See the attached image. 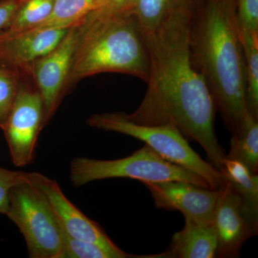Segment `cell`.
<instances>
[{
	"instance_id": "6da1fadb",
	"label": "cell",
	"mask_w": 258,
	"mask_h": 258,
	"mask_svg": "<svg viewBox=\"0 0 258 258\" xmlns=\"http://www.w3.org/2000/svg\"><path fill=\"white\" fill-rule=\"evenodd\" d=\"M200 2L180 8L159 28L144 33L149 56L147 90L137 110L126 116L138 124L175 125L220 170L226 155L215 133L216 108L190 55V31Z\"/></svg>"
},
{
	"instance_id": "7a4b0ae2",
	"label": "cell",
	"mask_w": 258,
	"mask_h": 258,
	"mask_svg": "<svg viewBox=\"0 0 258 258\" xmlns=\"http://www.w3.org/2000/svg\"><path fill=\"white\" fill-rule=\"evenodd\" d=\"M190 55L216 111L232 135L247 113L246 68L235 0H200L190 31Z\"/></svg>"
},
{
	"instance_id": "3957f363",
	"label": "cell",
	"mask_w": 258,
	"mask_h": 258,
	"mask_svg": "<svg viewBox=\"0 0 258 258\" xmlns=\"http://www.w3.org/2000/svg\"><path fill=\"white\" fill-rule=\"evenodd\" d=\"M103 73L126 74L147 83L149 52L133 9L99 8L81 22L68 92L81 80Z\"/></svg>"
},
{
	"instance_id": "277c9868",
	"label": "cell",
	"mask_w": 258,
	"mask_h": 258,
	"mask_svg": "<svg viewBox=\"0 0 258 258\" xmlns=\"http://www.w3.org/2000/svg\"><path fill=\"white\" fill-rule=\"evenodd\" d=\"M87 124L142 141L163 159L202 176L211 189H220L225 184L221 171L193 150L175 125L138 124L131 121L124 112L96 113L88 118Z\"/></svg>"
},
{
	"instance_id": "5b68a950",
	"label": "cell",
	"mask_w": 258,
	"mask_h": 258,
	"mask_svg": "<svg viewBox=\"0 0 258 258\" xmlns=\"http://www.w3.org/2000/svg\"><path fill=\"white\" fill-rule=\"evenodd\" d=\"M111 178H129L143 183L184 181L210 189L202 176L163 159L147 144L122 159L100 160L76 157L71 161L70 179L75 187Z\"/></svg>"
},
{
	"instance_id": "8992f818",
	"label": "cell",
	"mask_w": 258,
	"mask_h": 258,
	"mask_svg": "<svg viewBox=\"0 0 258 258\" xmlns=\"http://www.w3.org/2000/svg\"><path fill=\"white\" fill-rule=\"evenodd\" d=\"M5 215L23 235L30 258H60L64 230L45 195L30 184L13 186Z\"/></svg>"
},
{
	"instance_id": "52a82bcc",
	"label": "cell",
	"mask_w": 258,
	"mask_h": 258,
	"mask_svg": "<svg viewBox=\"0 0 258 258\" xmlns=\"http://www.w3.org/2000/svg\"><path fill=\"white\" fill-rule=\"evenodd\" d=\"M44 128L41 96L30 76H21L20 86L3 131L10 157L17 167L31 164L37 139Z\"/></svg>"
},
{
	"instance_id": "ba28073f",
	"label": "cell",
	"mask_w": 258,
	"mask_h": 258,
	"mask_svg": "<svg viewBox=\"0 0 258 258\" xmlns=\"http://www.w3.org/2000/svg\"><path fill=\"white\" fill-rule=\"evenodd\" d=\"M81 22L70 28L58 45L32 66V79L43 103L44 126L53 117L68 93L67 81Z\"/></svg>"
},
{
	"instance_id": "9c48e42d",
	"label": "cell",
	"mask_w": 258,
	"mask_h": 258,
	"mask_svg": "<svg viewBox=\"0 0 258 258\" xmlns=\"http://www.w3.org/2000/svg\"><path fill=\"white\" fill-rule=\"evenodd\" d=\"M30 184L46 196L64 232L73 238L99 244L127 257L137 256L126 253L107 235L99 224L85 215L62 192L55 180L37 172L28 173Z\"/></svg>"
},
{
	"instance_id": "30bf717a",
	"label": "cell",
	"mask_w": 258,
	"mask_h": 258,
	"mask_svg": "<svg viewBox=\"0 0 258 258\" xmlns=\"http://www.w3.org/2000/svg\"><path fill=\"white\" fill-rule=\"evenodd\" d=\"M156 208L179 211L184 217L204 225H212L219 189L200 187L184 181L144 182Z\"/></svg>"
},
{
	"instance_id": "8fae6325",
	"label": "cell",
	"mask_w": 258,
	"mask_h": 258,
	"mask_svg": "<svg viewBox=\"0 0 258 258\" xmlns=\"http://www.w3.org/2000/svg\"><path fill=\"white\" fill-rule=\"evenodd\" d=\"M212 225L217 236V257H237L244 242L257 234L242 214L240 196L227 181L219 189Z\"/></svg>"
},
{
	"instance_id": "7c38bea8",
	"label": "cell",
	"mask_w": 258,
	"mask_h": 258,
	"mask_svg": "<svg viewBox=\"0 0 258 258\" xmlns=\"http://www.w3.org/2000/svg\"><path fill=\"white\" fill-rule=\"evenodd\" d=\"M69 28H36L0 37V64L31 76L33 64L62 40Z\"/></svg>"
},
{
	"instance_id": "4fadbf2b",
	"label": "cell",
	"mask_w": 258,
	"mask_h": 258,
	"mask_svg": "<svg viewBox=\"0 0 258 258\" xmlns=\"http://www.w3.org/2000/svg\"><path fill=\"white\" fill-rule=\"evenodd\" d=\"M182 230L173 236L169 249L151 257L212 258L216 255L217 240L212 225H204L184 217Z\"/></svg>"
},
{
	"instance_id": "5bb4252c",
	"label": "cell",
	"mask_w": 258,
	"mask_h": 258,
	"mask_svg": "<svg viewBox=\"0 0 258 258\" xmlns=\"http://www.w3.org/2000/svg\"><path fill=\"white\" fill-rule=\"evenodd\" d=\"M241 199V210L254 232L258 230V176L240 161L225 159L220 169Z\"/></svg>"
},
{
	"instance_id": "9a60e30c",
	"label": "cell",
	"mask_w": 258,
	"mask_h": 258,
	"mask_svg": "<svg viewBox=\"0 0 258 258\" xmlns=\"http://www.w3.org/2000/svg\"><path fill=\"white\" fill-rule=\"evenodd\" d=\"M226 159L240 161L251 172L258 171V119L247 112L238 132L232 135Z\"/></svg>"
},
{
	"instance_id": "2e32d148",
	"label": "cell",
	"mask_w": 258,
	"mask_h": 258,
	"mask_svg": "<svg viewBox=\"0 0 258 258\" xmlns=\"http://www.w3.org/2000/svg\"><path fill=\"white\" fill-rule=\"evenodd\" d=\"M102 8L100 0H54L50 16L34 28H70Z\"/></svg>"
},
{
	"instance_id": "e0dca14e",
	"label": "cell",
	"mask_w": 258,
	"mask_h": 258,
	"mask_svg": "<svg viewBox=\"0 0 258 258\" xmlns=\"http://www.w3.org/2000/svg\"><path fill=\"white\" fill-rule=\"evenodd\" d=\"M200 0H137L134 12L144 33L159 28L183 7Z\"/></svg>"
},
{
	"instance_id": "ac0fdd59",
	"label": "cell",
	"mask_w": 258,
	"mask_h": 258,
	"mask_svg": "<svg viewBox=\"0 0 258 258\" xmlns=\"http://www.w3.org/2000/svg\"><path fill=\"white\" fill-rule=\"evenodd\" d=\"M238 30L245 62L247 110L258 119V32Z\"/></svg>"
},
{
	"instance_id": "d6986e66",
	"label": "cell",
	"mask_w": 258,
	"mask_h": 258,
	"mask_svg": "<svg viewBox=\"0 0 258 258\" xmlns=\"http://www.w3.org/2000/svg\"><path fill=\"white\" fill-rule=\"evenodd\" d=\"M54 0H19L8 28L0 37H8L37 28L50 16Z\"/></svg>"
},
{
	"instance_id": "ffe728a7",
	"label": "cell",
	"mask_w": 258,
	"mask_h": 258,
	"mask_svg": "<svg viewBox=\"0 0 258 258\" xmlns=\"http://www.w3.org/2000/svg\"><path fill=\"white\" fill-rule=\"evenodd\" d=\"M60 258H127L99 244L73 238L64 231L63 247Z\"/></svg>"
},
{
	"instance_id": "44dd1931",
	"label": "cell",
	"mask_w": 258,
	"mask_h": 258,
	"mask_svg": "<svg viewBox=\"0 0 258 258\" xmlns=\"http://www.w3.org/2000/svg\"><path fill=\"white\" fill-rule=\"evenodd\" d=\"M21 76L14 70L0 64V128H4L18 93Z\"/></svg>"
},
{
	"instance_id": "7402d4cb",
	"label": "cell",
	"mask_w": 258,
	"mask_h": 258,
	"mask_svg": "<svg viewBox=\"0 0 258 258\" xmlns=\"http://www.w3.org/2000/svg\"><path fill=\"white\" fill-rule=\"evenodd\" d=\"M235 4L239 30L258 32V0H235Z\"/></svg>"
},
{
	"instance_id": "603a6c76",
	"label": "cell",
	"mask_w": 258,
	"mask_h": 258,
	"mask_svg": "<svg viewBox=\"0 0 258 258\" xmlns=\"http://www.w3.org/2000/svg\"><path fill=\"white\" fill-rule=\"evenodd\" d=\"M28 182V173L0 167V214L6 213L10 189L16 185Z\"/></svg>"
},
{
	"instance_id": "cb8c5ba5",
	"label": "cell",
	"mask_w": 258,
	"mask_h": 258,
	"mask_svg": "<svg viewBox=\"0 0 258 258\" xmlns=\"http://www.w3.org/2000/svg\"><path fill=\"white\" fill-rule=\"evenodd\" d=\"M18 3L19 0H3L0 3V35L11 23Z\"/></svg>"
},
{
	"instance_id": "d4e9b609",
	"label": "cell",
	"mask_w": 258,
	"mask_h": 258,
	"mask_svg": "<svg viewBox=\"0 0 258 258\" xmlns=\"http://www.w3.org/2000/svg\"><path fill=\"white\" fill-rule=\"evenodd\" d=\"M136 1L137 0H100L102 8L116 10L133 9Z\"/></svg>"
}]
</instances>
